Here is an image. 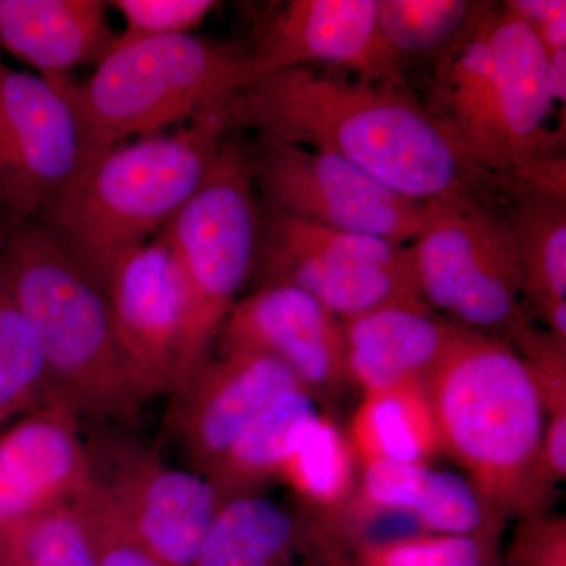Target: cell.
<instances>
[{"label":"cell","instance_id":"obj_1","mask_svg":"<svg viewBox=\"0 0 566 566\" xmlns=\"http://www.w3.org/2000/svg\"><path fill=\"white\" fill-rule=\"evenodd\" d=\"M230 129L331 153L411 202L474 197L509 205L520 189L483 170L400 88L297 66L268 74L227 104Z\"/></svg>","mask_w":566,"mask_h":566},{"label":"cell","instance_id":"obj_2","mask_svg":"<svg viewBox=\"0 0 566 566\" xmlns=\"http://www.w3.org/2000/svg\"><path fill=\"white\" fill-rule=\"evenodd\" d=\"M423 389L442 453L502 523L549 512L556 486L539 460L545 406L513 345L464 327Z\"/></svg>","mask_w":566,"mask_h":566},{"label":"cell","instance_id":"obj_3","mask_svg":"<svg viewBox=\"0 0 566 566\" xmlns=\"http://www.w3.org/2000/svg\"><path fill=\"white\" fill-rule=\"evenodd\" d=\"M0 279L39 335L52 401L95 423H132L155 392L123 352L102 289L39 222L9 230Z\"/></svg>","mask_w":566,"mask_h":566},{"label":"cell","instance_id":"obj_4","mask_svg":"<svg viewBox=\"0 0 566 566\" xmlns=\"http://www.w3.org/2000/svg\"><path fill=\"white\" fill-rule=\"evenodd\" d=\"M232 133L223 104L178 132L112 145L36 222L95 281L123 252L169 226Z\"/></svg>","mask_w":566,"mask_h":566},{"label":"cell","instance_id":"obj_5","mask_svg":"<svg viewBox=\"0 0 566 566\" xmlns=\"http://www.w3.org/2000/svg\"><path fill=\"white\" fill-rule=\"evenodd\" d=\"M260 222L249 150L230 134L199 191L159 233L181 282L177 392L211 359L219 331L255 268Z\"/></svg>","mask_w":566,"mask_h":566},{"label":"cell","instance_id":"obj_6","mask_svg":"<svg viewBox=\"0 0 566 566\" xmlns=\"http://www.w3.org/2000/svg\"><path fill=\"white\" fill-rule=\"evenodd\" d=\"M248 52L193 33L122 39L85 84L77 103L102 148L148 137L218 109L245 85Z\"/></svg>","mask_w":566,"mask_h":566},{"label":"cell","instance_id":"obj_7","mask_svg":"<svg viewBox=\"0 0 566 566\" xmlns=\"http://www.w3.org/2000/svg\"><path fill=\"white\" fill-rule=\"evenodd\" d=\"M509 207L474 197L423 205L411 249L420 294L436 314L510 344L532 324Z\"/></svg>","mask_w":566,"mask_h":566},{"label":"cell","instance_id":"obj_8","mask_svg":"<svg viewBox=\"0 0 566 566\" xmlns=\"http://www.w3.org/2000/svg\"><path fill=\"white\" fill-rule=\"evenodd\" d=\"M87 475L74 501L91 506L166 566H193L223 502L191 469L175 468L155 449L114 428L85 434Z\"/></svg>","mask_w":566,"mask_h":566},{"label":"cell","instance_id":"obj_9","mask_svg":"<svg viewBox=\"0 0 566 566\" xmlns=\"http://www.w3.org/2000/svg\"><path fill=\"white\" fill-rule=\"evenodd\" d=\"M256 263L263 283L297 286L340 319L390 305L427 304L411 244L329 229L281 212L262 214Z\"/></svg>","mask_w":566,"mask_h":566},{"label":"cell","instance_id":"obj_10","mask_svg":"<svg viewBox=\"0 0 566 566\" xmlns=\"http://www.w3.org/2000/svg\"><path fill=\"white\" fill-rule=\"evenodd\" d=\"M104 148L82 114L73 82L6 69L0 77V219L36 221Z\"/></svg>","mask_w":566,"mask_h":566},{"label":"cell","instance_id":"obj_11","mask_svg":"<svg viewBox=\"0 0 566 566\" xmlns=\"http://www.w3.org/2000/svg\"><path fill=\"white\" fill-rule=\"evenodd\" d=\"M249 164L266 210L401 244H411L422 229L423 205L331 153L260 140Z\"/></svg>","mask_w":566,"mask_h":566},{"label":"cell","instance_id":"obj_12","mask_svg":"<svg viewBox=\"0 0 566 566\" xmlns=\"http://www.w3.org/2000/svg\"><path fill=\"white\" fill-rule=\"evenodd\" d=\"M314 63L352 71L375 87H403L405 59L386 40L375 0L286 2L248 52L245 85Z\"/></svg>","mask_w":566,"mask_h":566},{"label":"cell","instance_id":"obj_13","mask_svg":"<svg viewBox=\"0 0 566 566\" xmlns=\"http://www.w3.org/2000/svg\"><path fill=\"white\" fill-rule=\"evenodd\" d=\"M214 346L219 354H268L285 364L316 400L346 385L342 319L289 283H263L237 301Z\"/></svg>","mask_w":566,"mask_h":566},{"label":"cell","instance_id":"obj_14","mask_svg":"<svg viewBox=\"0 0 566 566\" xmlns=\"http://www.w3.org/2000/svg\"><path fill=\"white\" fill-rule=\"evenodd\" d=\"M123 352L148 387L175 394L180 387L182 292L163 237L123 252L95 279Z\"/></svg>","mask_w":566,"mask_h":566},{"label":"cell","instance_id":"obj_15","mask_svg":"<svg viewBox=\"0 0 566 566\" xmlns=\"http://www.w3.org/2000/svg\"><path fill=\"white\" fill-rule=\"evenodd\" d=\"M494 2H476L474 13L436 52L423 107L483 170L521 189L512 177L502 128L501 73L491 39Z\"/></svg>","mask_w":566,"mask_h":566},{"label":"cell","instance_id":"obj_16","mask_svg":"<svg viewBox=\"0 0 566 566\" xmlns=\"http://www.w3.org/2000/svg\"><path fill=\"white\" fill-rule=\"evenodd\" d=\"M296 387L303 385L293 371L268 354H219L208 360L174 394L172 430L189 469L207 476L259 412Z\"/></svg>","mask_w":566,"mask_h":566},{"label":"cell","instance_id":"obj_17","mask_svg":"<svg viewBox=\"0 0 566 566\" xmlns=\"http://www.w3.org/2000/svg\"><path fill=\"white\" fill-rule=\"evenodd\" d=\"M87 475L80 417L50 401L0 436V535L73 501Z\"/></svg>","mask_w":566,"mask_h":566},{"label":"cell","instance_id":"obj_18","mask_svg":"<svg viewBox=\"0 0 566 566\" xmlns=\"http://www.w3.org/2000/svg\"><path fill=\"white\" fill-rule=\"evenodd\" d=\"M345 371L364 394L423 385L464 327L427 304H401L342 319Z\"/></svg>","mask_w":566,"mask_h":566},{"label":"cell","instance_id":"obj_19","mask_svg":"<svg viewBox=\"0 0 566 566\" xmlns=\"http://www.w3.org/2000/svg\"><path fill=\"white\" fill-rule=\"evenodd\" d=\"M352 499L367 509L411 517L431 534L501 535L505 526L465 476L424 464H364Z\"/></svg>","mask_w":566,"mask_h":566},{"label":"cell","instance_id":"obj_20","mask_svg":"<svg viewBox=\"0 0 566 566\" xmlns=\"http://www.w3.org/2000/svg\"><path fill=\"white\" fill-rule=\"evenodd\" d=\"M102 0H0V46L52 82L103 57L115 35Z\"/></svg>","mask_w":566,"mask_h":566},{"label":"cell","instance_id":"obj_21","mask_svg":"<svg viewBox=\"0 0 566 566\" xmlns=\"http://www.w3.org/2000/svg\"><path fill=\"white\" fill-rule=\"evenodd\" d=\"M312 543L305 520L259 494L227 499L193 566H296Z\"/></svg>","mask_w":566,"mask_h":566},{"label":"cell","instance_id":"obj_22","mask_svg":"<svg viewBox=\"0 0 566 566\" xmlns=\"http://www.w3.org/2000/svg\"><path fill=\"white\" fill-rule=\"evenodd\" d=\"M346 439L363 465L374 461L430 465L442 453L423 385L364 394Z\"/></svg>","mask_w":566,"mask_h":566},{"label":"cell","instance_id":"obj_23","mask_svg":"<svg viewBox=\"0 0 566 566\" xmlns=\"http://www.w3.org/2000/svg\"><path fill=\"white\" fill-rule=\"evenodd\" d=\"M316 412V398L303 387L279 395L238 436L207 479L226 499L259 494L264 483L281 475L297 431Z\"/></svg>","mask_w":566,"mask_h":566},{"label":"cell","instance_id":"obj_24","mask_svg":"<svg viewBox=\"0 0 566 566\" xmlns=\"http://www.w3.org/2000/svg\"><path fill=\"white\" fill-rule=\"evenodd\" d=\"M526 300L539 315L566 303V191L526 188L509 207Z\"/></svg>","mask_w":566,"mask_h":566},{"label":"cell","instance_id":"obj_25","mask_svg":"<svg viewBox=\"0 0 566 566\" xmlns=\"http://www.w3.org/2000/svg\"><path fill=\"white\" fill-rule=\"evenodd\" d=\"M308 532V531H307ZM323 566H502L501 535L420 534L334 542L308 534Z\"/></svg>","mask_w":566,"mask_h":566},{"label":"cell","instance_id":"obj_26","mask_svg":"<svg viewBox=\"0 0 566 566\" xmlns=\"http://www.w3.org/2000/svg\"><path fill=\"white\" fill-rule=\"evenodd\" d=\"M354 453L329 417L316 412L297 431L281 475L319 513L344 505L354 493Z\"/></svg>","mask_w":566,"mask_h":566},{"label":"cell","instance_id":"obj_27","mask_svg":"<svg viewBox=\"0 0 566 566\" xmlns=\"http://www.w3.org/2000/svg\"><path fill=\"white\" fill-rule=\"evenodd\" d=\"M50 401V371L39 335L0 279V423Z\"/></svg>","mask_w":566,"mask_h":566},{"label":"cell","instance_id":"obj_28","mask_svg":"<svg viewBox=\"0 0 566 566\" xmlns=\"http://www.w3.org/2000/svg\"><path fill=\"white\" fill-rule=\"evenodd\" d=\"M0 551L11 566H98L73 501L51 506L0 535Z\"/></svg>","mask_w":566,"mask_h":566},{"label":"cell","instance_id":"obj_29","mask_svg":"<svg viewBox=\"0 0 566 566\" xmlns=\"http://www.w3.org/2000/svg\"><path fill=\"white\" fill-rule=\"evenodd\" d=\"M376 14L386 40L406 54L438 52L474 13L468 0H375Z\"/></svg>","mask_w":566,"mask_h":566},{"label":"cell","instance_id":"obj_30","mask_svg":"<svg viewBox=\"0 0 566 566\" xmlns=\"http://www.w3.org/2000/svg\"><path fill=\"white\" fill-rule=\"evenodd\" d=\"M109 6L125 20L122 39L180 35L193 29L218 9L214 0H115Z\"/></svg>","mask_w":566,"mask_h":566},{"label":"cell","instance_id":"obj_31","mask_svg":"<svg viewBox=\"0 0 566 566\" xmlns=\"http://www.w3.org/2000/svg\"><path fill=\"white\" fill-rule=\"evenodd\" d=\"M512 344L538 387L546 417L566 415V342L531 326Z\"/></svg>","mask_w":566,"mask_h":566},{"label":"cell","instance_id":"obj_32","mask_svg":"<svg viewBox=\"0 0 566 566\" xmlns=\"http://www.w3.org/2000/svg\"><path fill=\"white\" fill-rule=\"evenodd\" d=\"M506 566H566V520L549 512L520 520Z\"/></svg>","mask_w":566,"mask_h":566},{"label":"cell","instance_id":"obj_33","mask_svg":"<svg viewBox=\"0 0 566 566\" xmlns=\"http://www.w3.org/2000/svg\"><path fill=\"white\" fill-rule=\"evenodd\" d=\"M73 502L91 535L98 566H166L91 506Z\"/></svg>","mask_w":566,"mask_h":566},{"label":"cell","instance_id":"obj_34","mask_svg":"<svg viewBox=\"0 0 566 566\" xmlns=\"http://www.w3.org/2000/svg\"><path fill=\"white\" fill-rule=\"evenodd\" d=\"M502 3L534 31L546 55L566 51L565 0H506Z\"/></svg>","mask_w":566,"mask_h":566},{"label":"cell","instance_id":"obj_35","mask_svg":"<svg viewBox=\"0 0 566 566\" xmlns=\"http://www.w3.org/2000/svg\"><path fill=\"white\" fill-rule=\"evenodd\" d=\"M543 474L553 486L566 479V415L546 417L543 431L542 452Z\"/></svg>","mask_w":566,"mask_h":566},{"label":"cell","instance_id":"obj_36","mask_svg":"<svg viewBox=\"0 0 566 566\" xmlns=\"http://www.w3.org/2000/svg\"><path fill=\"white\" fill-rule=\"evenodd\" d=\"M7 233H9V229H7L6 223L0 219V245H2L3 240H6Z\"/></svg>","mask_w":566,"mask_h":566},{"label":"cell","instance_id":"obj_37","mask_svg":"<svg viewBox=\"0 0 566 566\" xmlns=\"http://www.w3.org/2000/svg\"><path fill=\"white\" fill-rule=\"evenodd\" d=\"M0 566H11L6 556H3L2 551H0Z\"/></svg>","mask_w":566,"mask_h":566},{"label":"cell","instance_id":"obj_38","mask_svg":"<svg viewBox=\"0 0 566 566\" xmlns=\"http://www.w3.org/2000/svg\"><path fill=\"white\" fill-rule=\"evenodd\" d=\"M7 66L3 65L2 61H0V77H2L3 71H6Z\"/></svg>","mask_w":566,"mask_h":566},{"label":"cell","instance_id":"obj_39","mask_svg":"<svg viewBox=\"0 0 566 566\" xmlns=\"http://www.w3.org/2000/svg\"><path fill=\"white\" fill-rule=\"evenodd\" d=\"M502 566H504V565H502Z\"/></svg>","mask_w":566,"mask_h":566}]
</instances>
